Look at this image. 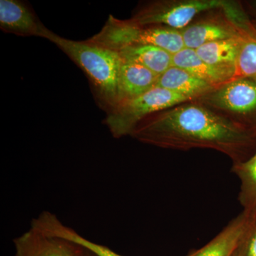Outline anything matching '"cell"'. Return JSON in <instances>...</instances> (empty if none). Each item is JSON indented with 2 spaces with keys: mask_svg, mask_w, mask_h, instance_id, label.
Segmentation results:
<instances>
[{
  "mask_svg": "<svg viewBox=\"0 0 256 256\" xmlns=\"http://www.w3.org/2000/svg\"><path fill=\"white\" fill-rule=\"evenodd\" d=\"M122 60L143 66L160 76L172 66L173 55L162 48L150 45H130L116 50Z\"/></svg>",
  "mask_w": 256,
  "mask_h": 256,
  "instance_id": "16",
  "label": "cell"
},
{
  "mask_svg": "<svg viewBox=\"0 0 256 256\" xmlns=\"http://www.w3.org/2000/svg\"><path fill=\"white\" fill-rule=\"evenodd\" d=\"M232 172L240 182L238 198L244 210L256 213V152L247 161L233 164Z\"/></svg>",
  "mask_w": 256,
  "mask_h": 256,
  "instance_id": "17",
  "label": "cell"
},
{
  "mask_svg": "<svg viewBox=\"0 0 256 256\" xmlns=\"http://www.w3.org/2000/svg\"><path fill=\"white\" fill-rule=\"evenodd\" d=\"M246 13L252 26L256 30V0L246 2Z\"/></svg>",
  "mask_w": 256,
  "mask_h": 256,
  "instance_id": "20",
  "label": "cell"
},
{
  "mask_svg": "<svg viewBox=\"0 0 256 256\" xmlns=\"http://www.w3.org/2000/svg\"><path fill=\"white\" fill-rule=\"evenodd\" d=\"M31 227L48 235L72 240L97 256H124L106 246L96 244L82 236L73 228L64 225L56 216L50 212H42L38 217L32 220ZM194 254L195 252H192L188 256H194Z\"/></svg>",
  "mask_w": 256,
  "mask_h": 256,
  "instance_id": "10",
  "label": "cell"
},
{
  "mask_svg": "<svg viewBox=\"0 0 256 256\" xmlns=\"http://www.w3.org/2000/svg\"><path fill=\"white\" fill-rule=\"evenodd\" d=\"M172 66L190 72L215 87L235 78L234 73L210 66L198 56L196 50L190 48H184L173 55Z\"/></svg>",
  "mask_w": 256,
  "mask_h": 256,
  "instance_id": "13",
  "label": "cell"
},
{
  "mask_svg": "<svg viewBox=\"0 0 256 256\" xmlns=\"http://www.w3.org/2000/svg\"><path fill=\"white\" fill-rule=\"evenodd\" d=\"M0 28L18 36H38L46 40L52 34L31 8L18 0H0Z\"/></svg>",
  "mask_w": 256,
  "mask_h": 256,
  "instance_id": "9",
  "label": "cell"
},
{
  "mask_svg": "<svg viewBox=\"0 0 256 256\" xmlns=\"http://www.w3.org/2000/svg\"><path fill=\"white\" fill-rule=\"evenodd\" d=\"M130 136L164 149L214 150L228 156L233 164L247 161L256 152V132L195 100L152 114L138 124Z\"/></svg>",
  "mask_w": 256,
  "mask_h": 256,
  "instance_id": "1",
  "label": "cell"
},
{
  "mask_svg": "<svg viewBox=\"0 0 256 256\" xmlns=\"http://www.w3.org/2000/svg\"><path fill=\"white\" fill-rule=\"evenodd\" d=\"M252 26L245 10L233 2L220 13L193 22L181 32L185 48L196 50L206 44L242 36Z\"/></svg>",
  "mask_w": 256,
  "mask_h": 256,
  "instance_id": "7",
  "label": "cell"
},
{
  "mask_svg": "<svg viewBox=\"0 0 256 256\" xmlns=\"http://www.w3.org/2000/svg\"><path fill=\"white\" fill-rule=\"evenodd\" d=\"M194 100L234 124L256 132V80L235 78Z\"/></svg>",
  "mask_w": 256,
  "mask_h": 256,
  "instance_id": "4",
  "label": "cell"
},
{
  "mask_svg": "<svg viewBox=\"0 0 256 256\" xmlns=\"http://www.w3.org/2000/svg\"><path fill=\"white\" fill-rule=\"evenodd\" d=\"M226 0H156L136 10L130 22L138 26H162L182 30L198 14L228 8Z\"/></svg>",
  "mask_w": 256,
  "mask_h": 256,
  "instance_id": "6",
  "label": "cell"
},
{
  "mask_svg": "<svg viewBox=\"0 0 256 256\" xmlns=\"http://www.w3.org/2000/svg\"><path fill=\"white\" fill-rule=\"evenodd\" d=\"M87 41L114 50L130 45H150L172 55L185 48L181 30L162 26H138L112 15L100 32Z\"/></svg>",
  "mask_w": 256,
  "mask_h": 256,
  "instance_id": "3",
  "label": "cell"
},
{
  "mask_svg": "<svg viewBox=\"0 0 256 256\" xmlns=\"http://www.w3.org/2000/svg\"><path fill=\"white\" fill-rule=\"evenodd\" d=\"M87 74L100 100L110 110L120 102L122 58L117 52L90 43L67 40L52 32L48 40Z\"/></svg>",
  "mask_w": 256,
  "mask_h": 256,
  "instance_id": "2",
  "label": "cell"
},
{
  "mask_svg": "<svg viewBox=\"0 0 256 256\" xmlns=\"http://www.w3.org/2000/svg\"><path fill=\"white\" fill-rule=\"evenodd\" d=\"M190 101L193 100L188 96L154 87L142 95L121 102L108 112L105 124L114 138L131 136L134 128L143 120Z\"/></svg>",
  "mask_w": 256,
  "mask_h": 256,
  "instance_id": "5",
  "label": "cell"
},
{
  "mask_svg": "<svg viewBox=\"0 0 256 256\" xmlns=\"http://www.w3.org/2000/svg\"><path fill=\"white\" fill-rule=\"evenodd\" d=\"M156 87L162 88L180 95L188 96L193 100L216 88L174 66L160 76Z\"/></svg>",
  "mask_w": 256,
  "mask_h": 256,
  "instance_id": "14",
  "label": "cell"
},
{
  "mask_svg": "<svg viewBox=\"0 0 256 256\" xmlns=\"http://www.w3.org/2000/svg\"><path fill=\"white\" fill-rule=\"evenodd\" d=\"M235 78L256 80V30L252 26L242 42L236 66Z\"/></svg>",
  "mask_w": 256,
  "mask_h": 256,
  "instance_id": "18",
  "label": "cell"
},
{
  "mask_svg": "<svg viewBox=\"0 0 256 256\" xmlns=\"http://www.w3.org/2000/svg\"><path fill=\"white\" fill-rule=\"evenodd\" d=\"M247 32L242 36L203 45L196 50L197 54L210 66L229 70L235 75L237 60Z\"/></svg>",
  "mask_w": 256,
  "mask_h": 256,
  "instance_id": "15",
  "label": "cell"
},
{
  "mask_svg": "<svg viewBox=\"0 0 256 256\" xmlns=\"http://www.w3.org/2000/svg\"><path fill=\"white\" fill-rule=\"evenodd\" d=\"M252 215L242 210L206 246L195 250L194 256H233Z\"/></svg>",
  "mask_w": 256,
  "mask_h": 256,
  "instance_id": "12",
  "label": "cell"
},
{
  "mask_svg": "<svg viewBox=\"0 0 256 256\" xmlns=\"http://www.w3.org/2000/svg\"><path fill=\"white\" fill-rule=\"evenodd\" d=\"M159 76L140 64L122 60L120 70L119 104L149 92L156 87Z\"/></svg>",
  "mask_w": 256,
  "mask_h": 256,
  "instance_id": "11",
  "label": "cell"
},
{
  "mask_svg": "<svg viewBox=\"0 0 256 256\" xmlns=\"http://www.w3.org/2000/svg\"><path fill=\"white\" fill-rule=\"evenodd\" d=\"M14 256H82L84 248L67 239L34 228L14 239Z\"/></svg>",
  "mask_w": 256,
  "mask_h": 256,
  "instance_id": "8",
  "label": "cell"
},
{
  "mask_svg": "<svg viewBox=\"0 0 256 256\" xmlns=\"http://www.w3.org/2000/svg\"><path fill=\"white\" fill-rule=\"evenodd\" d=\"M84 248V247H82ZM82 256H97L95 254H92L90 250H87V249L84 248V252H82Z\"/></svg>",
  "mask_w": 256,
  "mask_h": 256,
  "instance_id": "21",
  "label": "cell"
},
{
  "mask_svg": "<svg viewBox=\"0 0 256 256\" xmlns=\"http://www.w3.org/2000/svg\"><path fill=\"white\" fill-rule=\"evenodd\" d=\"M233 256H256V213L252 214Z\"/></svg>",
  "mask_w": 256,
  "mask_h": 256,
  "instance_id": "19",
  "label": "cell"
}]
</instances>
